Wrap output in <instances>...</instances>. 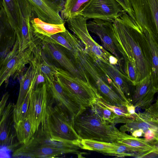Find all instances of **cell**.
Masks as SVG:
<instances>
[{"instance_id": "obj_1", "label": "cell", "mask_w": 158, "mask_h": 158, "mask_svg": "<svg viewBox=\"0 0 158 158\" xmlns=\"http://www.w3.org/2000/svg\"><path fill=\"white\" fill-rule=\"evenodd\" d=\"M113 24L116 47L124 60L129 61L135 68L138 82L152 71V55L146 38L126 12L116 19Z\"/></svg>"}, {"instance_id": "obj_2", "label": "cell", "mask_w": 158, "mask_h": 158, "mask_svg": "<svg viewBox=\"0 0 158 158\" xmlns=\"http://www.w3.org/2000/svg\"><path fill=\"white\" fill-rule=\"evenodd\" d=\"M73 62L79 70L87 75L91 84L96 88L102 100L107 104L117 105L121 102V96L114 90V83L103 71L97 62L80 48L72 57Z\"/></svg>"}, {"instance_id": "obj_3", "label": "cell", "mask_w": 158, "mask_h": 158, "mask_svg": "<svg viewBox=\"0 0 158 158\" xmlns=\"http://www.w3.org/2000/svg\"><path fill=\"white\" fill-rule=\"evenodd\" d=\"M48 102L44 122L51 139L78 146L81 140L74 128L73 119L60 105Z\"/></svg>"}, {"instance_id": "obj_4", "label": "cell", "mask_w": 158, "mask_h": 158, "mask_svg": "<svg viewBox=\"0 0 158 158\" xmlns=\"http://www.w3.org/2000/svg\"><path fill=\"white\" fill-rule=\"evenodd\" d=\"M83 113L73 119L74 129L81 139L115 143L122 137L123 132L116 128L114 124H109L92 113Z\"/></svg>"}, {"instance_id": "obj_5", "label": "cell", "mask_w": 158, "mask_h": 158, "mask_svg": "<svg viewBox=\"0 0 158 158\" xmlns=\"http://www.w3.org/2000/svg\"><path fill=\"white\" fill-rule=\"evenodd\" d=\"M55 79L71 98L86 109L100 98L89 81L75 77L67 71L56 67Z\"/></svg>"}, {"instance_id": "obj_6", "label": "cell", "mask_w": 158, "mask_h": 158, "mask_svg": "<svg viewBox=\"0 0 158 158\" xmlns=\"http://www.w3.org/2000/svg\"><path fill=\"white\" fill-rule=\"evenodd\" d=\"M87 19L78 15L66 21L69 29L82 44L86 53L94 61L100 60L115 66L119 61L114 55L94 40L87 27Z\"/></svg>"}, {"instance_id": "obj_7", "label": "cell", "mask_w": 158, "mask_h": 158, "mask_svg": "<svg viewBox=\"0 0 158 158\" xmlns=\"http://www.w3.org/2000/svg\"><path fill=\"white\" fill-rule=\"evenodd\" d=\"M130 1L138 26L158 39V0Z\"/></svg>"}, {"instance_id": "obj_8", "label": "cell", "mask_w": 158, "mask_h": 158, "mask_svg": "<svg viewBox=\"0 0 158 158\" xmlns=\"http://www.w3.org/2000/svg\"><path fill=\"white\" fill-rule=\"evenodd\" d=\"M126 11L115 0H91L79 15L87 19L112 22Z\"/></svg>"}, {"instance_id": "obj_9", "label": "cell", "mask_w": 158, "mask_h": 158, "mask_svg": "<svg viewBox=\"0 0 158 158\" xmlns=\"http://www.w3.org/2000/svg\"><path fill=\"white\" fill-rule=\"evenodd\" d=\"M48 99L46 83L33 90L31 93L27 117L31 123L34 134L45 120Z\"/></svg>"}, {"instance_id": "obj_10", "label": "cell", "mask_w": 158, "mask_h": 158, "mask_svg": "<svg viewBox=\"0 0 158 158\" xmlns=\"http://www.w3.org/2000/svg\"><path fill=\"white\" fill-rule=\"evenodd\" d=\"M19 10L20 27L16 41L19 44V50L23 51L36 42L39 38L32 30L30 23L32 10L27 0H16Z\"/></svg>"}, {"instance_id": "obj_11", "label": "cell", "mask_w": 158, "mask_h": 158, "mask_svg": "<svg viewBox=\"0 0 158 158\" xmlns=\"http://www.w3.org/2000/svg\"><path fill=\"white\" fill-rule=\"evenodd\" d=\"M33 46L19 52V44L15 42L12 50L7 54L0 67V87L3 82L16 72L20 71L28 63Z\"/></svg>"}, {"instance_id": "obj_12", "label": "cell", "mask_w": 158, "mask_h": 158, "mask_svg": "<svg viewBox=\"0 0 158 158\" xmlns=\"http://www.w3.org/2000/svg\"><path fill=\"white\" fill-rule=\"evenodd\" d=\"M134 86L129 102L135 107L147 109L152 105L158 92V77L152 73Z\"/></svg>"}, {"instance_id": "obj_13", "label": "cell", "mask_w": 158, "mask_h": 158, "mask_svg": "<svg viewBox=\"0 0 158 158\" xmlns=\"http://www.w3.org/2000/svg\"><path fill=\"white\" fill-rule=\"evenodd\" d=\"M14 105H7L0 120V148L14 151L21 145L16 136L13 119Z\"/></svg>"}, {"instance_id": "obj_14", "label": "cell", "mask_w": 158, "mask_h": 158, "mask_svg": "<svg viewBox=\"0 0 158 158\" xmlns=\"http://www.w3.org/2000/svg\"><path fill=\"white\" fill-rule=\"evenodd\" d=\"M88 31L97 35L103 47L120 61L119 52L114 44L115 37L113 22L99 19H93L87 23Z\"/></svg>"}, {"instance_id": "obj_15", "label": "cell", "mask_w": 158, "mask_h": 158, "mask_svg": "<svg viewBox=\"0 0 158 158\" xmlns=\"http://www.w3.org/2000/svg\"><path fill=\"white\" fill-rule=\"evenodd\" d=\"M32 10L42 21L52 24L64 23V20L60 15L64 1L53 2L50 0H27Z\"/></svg>"}, {"instance_id": "obj_16", "label": "cell", "mask_w": 158, "mask_h": 158, "mask_svg": "<svg viewBox=\"0 0 158 158\" xmlns=\"http://www.w3.org/2000/svg\"><path fill=\"white\" fill-rule=\"evenodd\" d=\"M49 98L55 101L68 113L73 119L84 112L86 109L71 98L58 83L56 79L46 83Z\"/></svg>"}, {"instance_id": "obj_17", "label": "cell", "mask_w": 158, "mask_h": 158, "mask_svg": "<svg viewBox=\"0 0 158 158\" xmlns=\"http://www.w3.org/2000/svg\"><path fill=\"white\" fill-rule=\"evenodd\" d=\"M41 48L48 57L58 63L74 76L85 81H89L87 75L81 73L60 46L41 41Z\"/></svg>"}, {"instance_id": "obj_18", "label": "cell", "mask_w": 158, "mask_h": 158, "mask_svg": "<svg viewBox=\"0 0 158 158\" xmlns=\"http://www.w3.org/2000/svg\"><path fill=\"white\" fill-rule=\"evenodd\" d=\"M21 145L25 147H41L68 149L74 151L78 156L85 154L79 151L81 148L78 145L52 140L47 131L44 121L40 124L29 140Z\"/></svg>"}, {"instance_id": "obj_19", "label": "cell", "mask_w": 158, "mask_h": 158, "mask_svg": "<svg viewBox=\"0 0 158 158\" xmlns=\"http://www.w3.org/2000/svg\"><path fill=\"white\" fill-rule=\"evenodd\" d=\"M96 61L103 71L114 83L115 91L124 99L128 101L133 90L125 75L117 67L109 63L98 60Z\"/></svg>"}, {"instance_id": "obj_20", "label": "cell", "mask_w": 158, "mask_h": 158, "mask_svg": "<svg viewBox=\"0 0 158 158\" xmlns=\"http://www.w3.org/2000/svg\"><path fill=\"white\" fill-rule=\"evenodd\" d=\"M136 150L140 157H144L149 154L158 155V140H148L140 138L123 132V135L117 141Z\"/></svg>"}, {"instance_id": "obj_21", "label": "cell", "mask_w": 158, "mask_h": 158, "mask_svg": "<svg viewBox=\"0 0 158 158\" xmlns=\"http://www.w3.org/2000/svg\"><path fill=\"white\" fill-rule=\"evenodd\" d=\"M34 33L36 36L49 37L53 34L65 31L66 29L64 23L57 24L47 23L38 18L30 20Z\"/></svg>"}, {"instance_id": "obj_22", "label": "cell", "mask_w": 158, "mask_h": 158, "mask_svg": "<svg viewBox=\"0 0 158 158\" xmlns=\"http://www.w3.org/2000/svg\"><path fill=\"white\" fill-rule=\"evenodd\" d=\"M116 147L115 143L90 139H81L80 145L81 149L96 151L104 155L111 156L114 153Z\"/></svg>"}, {"instance_id": "obj_23", "label": "cell", "mask_w": 158, "mask_h": 158, "mask_svg": "<svg viewBox=\"0 0 158 158\" xmlns=\"http://www.w3.org/2000/svg\"><path fill=\"white\" fill-rule=\"evenodd\" d=\"M98 99L90 107L92 113L104 122L111 124L122 123L123 117L118 116L103 105Z\"/></svg>"}, {"instance_id": "obj_24", "label": "cell", "mask_w": 158, "mask_h": 158, "mask_svg": "<svg viewBox=\"0 0 158 158\" xmlns=\"http://www.w3.org/2000/svg\"><path fill=\"white\" fill-rule=\"evenodd\" d=\"M91 0H65L60 12L63 20L67 19L79 15Z\"/></svg>"}, {"instance_id": "obj_25", "label": "cell", "mask_w": 158, "mask_h": 158, "mask_svg": "<svg viewBox=\"0 0 158 158\" xmlns=\"http://www.w3.org/2000/svg\"><path fill=\"white\" fill-rule=\"evenodd\" d=\"M2 5L8 21L15 30L16 35L19 32L20 18L19 9L16 0H2Z\"/></svg>"}, {"instance_id": "obj_26", "label": "cell", "mask_w": 158, "mask_h": 158, "mask_svg": "<svg viewBox=\"0 0 158 158\" xmlns=\"http://www.w3.org/2000/svg\"><path fill=\"white\" fill-rule=\"evenodd\" d=\"M158 122L143 120L138 118L132 119L120 126V131L122 132L132 133L136 130H142L145 132L150 129L158 131Z\"/></svg>"}, {"instance_id": "obj_27", "label": "cell", "mask_w": 158, "mask_h": 158, "mask_svg": "<svg viewBox=\"0 0 158 158\" xmlns=\"http://www.w3.org/2000/svg\"><path fill=\"white\" fill-rule=\"evenodd\" d=\"M17 139L21 145L27 143L33 135L31 123L27 117L14 124Z\"/></svg>"}, {"instance_id": "obj_28", "label": "cell", "mask_w": 158, "mask_h": 158, "mask_svg": "<svg viewBox=\"0 0 158 158\" xmlns=\"http://www.w3.org/2000/svg\"><path fill=\"white\" fill-rule=\"evenodd\" d=\"M148 44L151 53L152 62V73L158 77V39L150 34L146 30L143 31Z\"/></svg>"}, {"instance_id": "obj_29", "label": "cell", "mask_w": 158, "mask_h": 158, "mask_svg": "<svg viewBox=\"0 0 158 158\" xmlns=\"http://www.w3.org/2000/svg\"><path fill=\"white\" fill-rule=\"evenodd\" d=\"M32 76V68L30 65L26 73L20 80L18 97L15 104L14 105V107H18L24 100L30 88Z\"/></svg>"}, {"instance_id": "obj_30", "label": "cell", "mask_w": 158, "mask_h": 158, "mask_svg": "<svg viewBox=\"0 0 158 158\" xmlns=\"http://www.w3.org/2000/svg\"><path fill=\"white\" fill-rule=\"evenodd\" d=\"M32 91L29 90L24 100L18 108H14L13 119L14 124L23 120L27 116L30 98Z\"/></svg>"}, {"instance_id": "obj_31", "label": "cell", "mask_w": 158, "mask_h": 158, "mask_svg": "<svg viewBox=\"0 0 158 158\" xmlns=\"http://www.w3.org/2000/svg\"><path fill=\"white\" fill-rule=\"evenodd\" d=\"M42 41L58 45L65 50H70L71 46L62 32L57 33L49 37L41 36Z\"/></svg>"}, {"instance_id": "obj_32", "label": "cell", "mask_w": 158, "mask_h": 158, "mask_svg": "<svg viewBox=\"0 0 158 158\" xmlns=\"http://www.w3.org/2000/svg\"><path fill=\"white\" fill-rule=\"evenodd\" d=\"M142 113H136L135 118L158 122V100Z\"/></svg>"}, {"instance_id": "obj_33", "label": "cell", "mask_w": 158, "mask_h": 158, "mask_svg": "<svg viewBox=\"0 0 158 158\" xmlns=\"http://www.w3.org/2000/svg\"><path fill=\"white\" fill-rule=\"evenodd\" d=\"M115 144L116 147L112 156L121 157L131 156L140 157L139 154L133 148L118 142Z\"/></svg>"}, {"instance_id": "obj_34", "label": "cell", "mask_w": 158, "mask_h": 158, "mask_svg": "<svg viewBox=\"0 0 158 158\" xmlns=\"http://www.w3.org/2000/svg\"><path fill=\"white\" fill-rule=\"evenodd\" d=\"M98 99L103 105L111 110L118 116L135 119L134 116L128 113L126 107L111 105L105 102L100 98Z\"/></svg>"}, {"instance_id": "obj_35", "label": "cell", "mask_w": 158, "mask_h": 158, "mask_svg": "<svg viewBox=\"0 0 158 158\" xmlns=\"http://www.w3.org/2000/svg\"><path fill=\"white\" fill-rule=\"evenodd\" d=\"M124 74L131 84L135 86L137 83V75L136 70L133 66L128 61L124 60Z\"/></svg>"}, {"instance_id": "obj_36", "label": "cell", "mask_w": 158, "mask_h": 158, "mask_svg": "<svg viewBox=\"0 0 158 158\" xmlns=\"http://www.w3.org/2000/svg\"><path fill=\"white\" fill-rule=\"evenodd\" d=\"M122 6L125 11L135 21L134 13L130 0H115Z\"/></svg>"}, {"instance_id": "obj_37", "label": "cell", "mask_w": 158, "mask_h": 158, "mask_svg": "<svg viewBox=\"0 0 158 158\" xmlns=\"http://www.w3.org/2000/svg\"><path fill=\"white\" fill-rule=\"evenodd\" d=\"M9 97V95L8 92H6L3 95L0 101V120L7 105Z\"/></svg>"}, {"instance_id": "obj_38", "label": "cell", "mask_w": 158, "mask_h": 158, "mask_svg": "<svg viewBox=\"0 0 158 158\" xmlns=\"http://www.w3.org/2000/svg\"><path fill=\"white\" fill-rule=\"evenodd\" d=\"M158 131L150 129L145 131L143 136L147 139L158 140Z\"/></svg>"}, {"instance_id": "obj_39", "label": "cell", "mask_w": 158, "mask_h": 158, "mask_svg": "<svg viewBox=\"0 0 158 158\" xmlns=\"http://www.w3.org/2000/svg\"><path fill=\"white\" fill-rule=\"evenodd\" d=\"M6 42L5 35L3 29L1 25L0 22V52Z\"/></svg>"}, {"instance_id": "obj_40", "label": "cell", "mask_w": 158, "mask_h": 158, "mask_svg": "<svg viewBox=\"0 0 158 158\" xmlns=\"http://www.w3.org/2000/svg\"><path fill=\"white\" fill-rule=\"evenodd\" d=\"M136 107L132 104L130 103L127 106V108L128 113L134 116L136 114L135 108Z\"/></svg>"}, {"instance_id": "obj_41", "label": "cell", "mask_w": 158, "mask_h": 158, "mask_svg": "<svg viewBox=\"0 0 158 158\" xmlns=\"http://www.w3.org/2000/svg\"><path fill=\"white\" fill-rule=\"evenodd\" d=\"M144 133V131L143 130H138L134 131L131 133L132 136L138 137L143 136Z\"/></svg>"}, {"instance_id": "obj_42", "label": "cell", "mask_w": 158, "mask_h": 158, "mask_svg": "<svg viewBox=\"0 0 158 158\" xmlns=\"http://www.w3.org/2000/svg\"><path fill=\"white\" fill-rule=\"evenodd\" d=\"M52 1L53 2H61L62 1H63V0H50Z\"/></svg>"}, {"instance_id": "obj_43", "label": "cell", "mask_w": 158, "mask_h": 158, "mask_svg": "<svg viewBox=\"0 0 158 158\" xmlns=\"http://www.w3.org/2000/svg\"><path fill=\"white\" fill-rule=\"evenodd\" d=\"M3 6L2 0H0V7Z\"/></svg>"}]
</instances>
